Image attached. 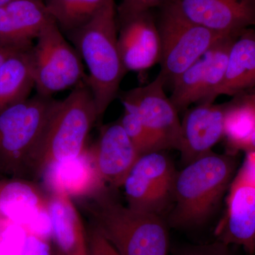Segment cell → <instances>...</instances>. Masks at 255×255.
<instances>
[{"mask_svg": "<svg viewBox=\"0 0 255 255\" xmlns=\"http://www.w3.org/2000/svg\"><path fill=\"white\" fill-rule=\"evenodd\" d=\"M67 36L88 70L85 82L95 100L97 123H101L118 97L121 82L127 73L119 53L115 1L107 0L90 21Z\"/></svg>", "mask_w": 255, "mask_h": 255, "instance_id": "cell-1", "label": "cell"}, {"mask_svg": "<svg viewBox=\"0 0 255 255\" xmlns=\"http://www.w3.org/2000/svg\"><path fill=\"white\" fill-rule=\"evenodd\" d=\"M80 201L90 223L121 255H167L168 231L159 215L124 206L109 187Z\"/></svg>", "mask_w": 255, "mask_h": 255, "instance_id": "cell-2", "label": "cell"}, {"mask_svg": "<svg viewBox=\"0 0 255 255\" xmlns=\"http://www.w3.org/2000/svg\"><path fill=\"white\" fill-rule=\"evenodd\" d=\"M57 101L37 94L0 110V179H36L42 141Z\"/></svg>", "mask_w": 255, "mask_h": 255, "instance_id": "cell-3", "label": "cell"}, {"mask_svg": "<svg viewBox=\"0 0 255 255\" xmlns=\"http://www.w3.org/2000/svg\"><path fill=\"white\" fill-rule=\"evenodd\" d=\"M236 167L234 154L212 152L176 173L172 194L175 204L169 226L189 229L204 224L231 185Z\"/></svg>", "mask_w": 255, "mask_h": 255, "instance_id": "cell-4", "label": "cell"}, {"mask_svg": "<svg viewBox=\"0 0 255 255\" xmlns=\"http://www.w3.org/2000/svg\"><path fill=\"white\" fill-rule=\"evenodd\" d=\"M97 121L93 95L85 80L66 98L57 101L42 141L36 179L51 164L81 155Z\"/></svg>", "mask_w": 255, "mask_h": 255, "instance_id": "cell-5", "label": "cell"}, {"mask_svg": "<svg viewBox=\"0 0 255 255\" xmlns=\"http://www.w3.org/2000/svg\"><path fill=\"white\" fill-rule=\"evenodd\" d=\"M35 41L31 58L37 94L52 97L86 79L80 55L54 20L45 26Z\"/></svg>", "mask_w": 255, "mask_h": 255, "instance_id": "cell-6", "label": "cell"}, {"mask_svg": "<svg viewBox=\"0 0 255 255\" xmlns=\"http://www.w3.org/2000/svg\"><path fill=\"white\" fill-rule=\"evenodd\" d=\"M160 9L157 21L161 40V70L166 84L173 83L194 62L220 39L230 34L191 22Z\"/></svg>", "mask_w": 255, "mask_h": 255, "instance_id": "cell-7", "label": "cell"}, {"mask_svg": "<svg viewBox=\"0 0 255 255\" xmlns=\"http://www.w3.org/2000/svg\"><path fill=\"white\" fill-rule=\"evenodd\" d=\"M165 84V80L159 73L145 86L122 92L119 96L124 107L140 117L160 150H179L182 125L177 110L164 92Z\"/></svg>", "mask_w": 255, "mask_h": 255, "instance_id": "cell-8", "label": "cell"}, {"mask_svg": "<svg viewBox=\"0 0 255 255\" xmlns=\"http://www.w3.org/2000/svg\"><path fill=\"white\" fill-rule=\"evenodd\" d=\"M160 152L140 155L128 174L122 187L128 207L159 215L172 199L176 172Z\"/></svg>", "mask_w": 255, "mask_h": 255, "instance_id": "cell-9", "label": "cell"}, {"mask_svg": "<svg viewBox=\"0 0 255 255\" xmlns=\"http://www.w3.org/2000/svg\"><path fill=\"white\" fill-rule=\"evenodd\" d=\"M241 33L223 37L174 80L169 100L178 112L192 104L213 103L224 78L230 50Z\"/></svg>", "mask_w": 255, "mask_h": 255, "instance_id": "cell-10", "label": "cell"}, {"mask_svg": "<svg viewBox=\"0 0 255 255\" xmlns=\"http://www.w3.org/2000/svg\"><path fill=\"white\" fill-rule=\"evenodd\" d=\"M159 8L219 33L255 26V0H169Z\"/></svg>", "mask_w": 255, "mask_h": 255, "instance_id": "cell-11", "label": "cell"}, {"mask_svg": "<svg viewBox=\"0 0 255 255\" xmlns=\"http://www.w3.org/2000/svg\"><path fill=\"white\" fill-rule=\"evenodd\" d=\"M118 46L126 71H142L159 63L161 40L151 11L117 21Z\"/></svg>", "mask_w": 255, "mask_h": 255, "instance_id": "cell-12", "label": "cell"}, {"mask_svg": "<svg viewBox=\"0 0 255 255\" xmlns=\"http://www.w3.org/2000/svg\"><path fill=\"white\" fill-rule=\"evenodd\" d=\"M89 151L101 178L112 190L122 187L140 157L119 122L101 127L98 139Z\"/></svg>", "mask_w": 255, "mask_h": 255, "instance_id": "cell-13", "label": "cell"}, {"mask_svg": "<svg viewBox=\"0 0 255 255\" xmlns=\"http://www.w3.org/2000/svg\"><path fill=\"white\" fill-rule=\"evenodd\" d=\"M230 187L227 214L216 232L217 241L242 246L248 255H254L255 185L234 178Z\"/></svg>", "mask_w": 255, "mask_h": 255, "instance_id": "cell-14", "label": "cell"}, {"mask_svg": "<svg viewBox=\"0 0 255 255\" xmlns=\"http://www.w3.org/2000/svg\"><path fill=\"white\" fill-rule=\"evenodd\" d=\"M225 105L204 103L188 111L182 125L179 152L189 164L212 152L211 149L223 136Z\"/></svg>", "mask_w": 255, "mask_h": 255, "instance_id": "cell-15", "label": "cell"}, {"mask_svg": "<svg viewBox=\"0 0 255 255\" xmlns=\"http://www.w3.org/2000/svg\"><path fill=\"white\" fill-rule=\"evenodd\" d=\"M41 177L50 194H65L78 200L108 188L96 169L87 148L75 158L51 164Z\"/></svg>", "mask_w": 255, "mask_h": 255, "instance_id": "cell-16", "label": "cell"}, {"mask_svg": "<svg viewBox=\"0 0 255 255\" xmlns=\"http://www.w3.org/2000/svg\"><path fill=\"white\" fill-rule=\"evenodd\" d=\"M52 20L43 0H13L0 6V41L31 46Z\"/></svg>", "mask_w": 255, "mask_h": 255, "instance_id": "cell-17", "label": "cell"}, {"mask_svg": "<svg viewBox=\"0 0 255 255\" xmlns=\"http://www.w3.org/2000/svg\"><path fill=\"white\" fill-rule=\"evenodd\" d=\"M49 195L34 181L0 179V220L24 227L37 214L48 210Z\"/></svg>", "mask_w": 255, "mask_h": 255, "instance_id": "cell-18", "label": "cell"}, {"mask_svg": "<svg viewBox=\"0 0 255 255\" xmlns=\"http://www.w3.org/2000/svg\"><path fill=\"white\" fill-rule=\"evenodd\" d=\"M48 214L57 250L63 255H87L86 228L73 199L49 194Z\"/></svg>", "mask_w": 255, "mask_h": 255, "instance_id": "cell-19", "label": "cell"}, {"mask_svg": "<svg viewBox=\"0 0 255 255\" xmlns=\"http://www.w3.org/2000/svg\"><path fill=\"white\" fill-rule=\"evenodd\" d=\"M255 87V30L247 28L233 42L224 78L215 92L220 95L236 96Z\"/></svg>", "mask_w": 255, "mask_h": 255, "instance_id": "cell-20", "label": "cell"}, {"mask_svg": "<svg viewBox=\"0 0 255 255\" xmlns=\"http://www.w3.org/2000/svg\"><path fill=\"white\" fill-rule=\"evenodd\" d=\"M32 46L16 50L0 65V110L26 100L35 87Z\"/></svg>", "mask_w": 255, "mask_h": 255, "instance_id": "cell-21", "label": "cell"}, {"mask_svg": "<svg viewBox=\"0 0 255 255\" xmlns=\"http://www.w3.org/2000/svg\"><path fill=\"white\" fill-rule=\"evenodd\" d=\"M255 130V110L241 97L236 96L225 104L223 136L232 154L243 150Z\"/></svg>", "mask_w": 255, "mask_h": 255, "instance_id": "cell-22", "label": "cell"}, {"mask_svg": "<svg viewBox=\"0 0 255 255\" xmlns=\"http://www.w3.org/2000/svg\"><path fill=\"white\" fill-rule=\"evenodd\" d=\"M107 0H43L47 11L65 33L86 23Z\"/></svg>", "mask_w": 255, "mask_h": 255, "instance_id": "cell-23", "label": "cell"}, {"mask_svg": "<svg viewBox=\"0 0 255 255\" xmlns=\"http://www.w3.org/2000/svg\"><path fill=\"white\" fill-rule=\"evenodd\" d=\"M119 122L139 155L161 151L157 142L135 112L124 107L123 115Z\"/></svg>", "mask_w": 255, "mask_h": 255, "instance_id": "cell-24", "label": "cell"}, {"mask_svg": "<svg viewBox=\"0 0 255 255\" xmlns=\"http://www.w3.org/2000/svg\"><path fill=\"white\" fill-rule=\"evenodd\" d=\"M86 231L87 255H121L91 223Z\"/></svg>", "mask_w": 255, "mask_h": 255, "instance_id": "cell-25", "label": "cell"}, {"mask_svg": "<svg viewBox=\"0 0 255 255\" xmlns=\"http://www.w3.org/2000/svg\"><path fill=\"white\" fill-rule=\"evenodd\" d=\"M169 0H122L117 6V21L130 17L132 15L151 11L159 7Z\"/></svg>", "mask_w": 255, "mask_h": 255, "instance_id": "cell-26", "label": "cell"}, {"mask_svg": "<svg viewBox=\"0 0 255 255\" xmlns=\"http://www.w3.org/2000/svg\"><path fill=\"white\" fill-rule=\"evenodd\" d=\"M173 255H233L229 246L217 241L204 245H189L174 251Z\"/></svg>", "mask_w": 255, "mask_h": 255, "instance_id": "cell-27", "label": "cell"}, {"mask_svg": "<svg viewBox=\"0 0 255 255\" xmlns=\"http://www.w3.org/2000/svg\"><path fill=\"white\" fill-rule=\"evenodd\" d=\"M21 255H51V253L44 239L30 234L23 242Z\"/></svg>", "mask_w": 255, "mask_h": 255, "instance_id": "cell-28", "label": "cell"}, {"mask_svg": "<svg viewBox=\"0 0 255 255\" xmlns=\"http://www.w3.org/2000/svg\"><path fill=\"white\" fill-rule=\"evenodd\" d=\"M235 179L255 185V151L247 152L244 162L238 170Z\"/></svg>", "mask_w": 255, "mask_h": 255, "instance_id": "cell-29", "label": "cell"}, {"mask_svg": "<svg viewBox=\"0 0 255 255\" xmlns=\"http://www.w3.org/2000/svg\"><path fill=\"white\" fill-rule=\"evenodd\" d=\"M24 47L27 46H15V45L8 44V43L0 41V65L11 53L20 48H24Z\"/></svg>", "mask_w": 255, "mask_h": 255, "instance_id": "cell-30", "label": "cell"}, {"mask_svg": "<svg viewBox=\"0 0 255 255\" xmlns=\"http://www.w3.org/2000/svg\"><path fill=\"white\" fill-rule=\"evenodd\" d=\"M238 96L241 97L242 100L246 102L247 103L251 105L255 110V91L252 92L251 93H243Z\"/></svg>", "mask_w": 255, "mask_h": 255, "instance_id": "cell-31", "label": "cell"}, {"mask_svg": "<svg viewBox=\"0 0 255 255\" xmlns=\"http://www.w3.org/2000/svg\"><path fill=\"white\" fill-rule=\"evenodd\" d=\"M243 150L246 151V152L255 151V130L253 135L250 137L249 140L243 147Z\"/></svg>", "mask_w": 255, "mask_h": 255, "instance_id": "cell-32", "label": "cell"}, {"mask_svg": "<svg viewBox=\"0 0 255 255\" xmlns=\"http://www.w3.org/2000/svg\"><path fill=\"white\" fill-rule=\"evenodd\" d=\"M11 1H13V0H0V6L7 4V3H9Z\"/></svg>", "mask_w": 255, "mask_h": 255, "instance_id": "cell-33", "label": "cell"}, {"mask_svg": "<svg viewBox=\"0 0 255 255\" xmlns=\"http://www.w3.org/2000/svg\"><path fill=\"white\" fill-rule=\"evenodd\" d=\"M54 255H63L61 254L60 252L58 251V250H56V252H55Z\"/></svg>", "mask_w": 255, "mask_h": 255, "instance_id": "cell-34", "label": "cell"}, {"mask_svg": "<svg viewBox=\"0 0 255 255\" xmlns=\"http://www.w3.org/2000/svg\"><path fill=\"white\" fill-rule=\"evenodd\" d=\"M255 255V254H254V255Z\"/></svg>", "mask_w": 255, "mask_h": 255, "instance_id": "cell-35", "label": "cell"}]
</instances>
